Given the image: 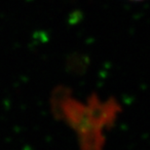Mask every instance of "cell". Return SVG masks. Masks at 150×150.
Segmentation results:
<instances>
[{
	"label": "cell",
	"mask_w": 150,
	"mask_h": 150,
	"mask_svg": "<svg viewBox=\"0 0 150 150\" xmlns=\"http://www.w3.org/2000/svg\"><path fill=\"white\" fill-rule=\"evenodd\" d=\"M132 1H142V0H132Z\"/></svg>",
	"instance_id": "obj_1"
}]
</instances>
